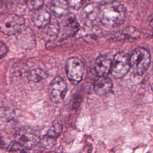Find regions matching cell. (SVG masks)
Listing matches in <instances>:
<instances>
[{"instance_id":"1","label":"cell","mask_w":153,"mask_h":153,"mask_svg":"<svg viewBox=\"0 0 153 153\" xmlns=\"http://www.w3.org/2000/svg\"><path fill=\"white\" fill-rule=\"evenodd\" d=\"M100 22L103 26L112 28L123 23L126 16V9L120 4H110L100 11Z\"/></svg>"},{"instance_id":"2","label":"cell","mask_w":153,"mask_h":153,"mask_svg":"<svg viewBox=\"0 0 153 153\" xmlns=\"http://www.w3.org/2000/svg\"><path fill=\"white\" fill-rule=\"evenodd\" d=\"M151 63V54L145 48L138 47L132 52L130 56V68L133 73L141 75L143 74Z\"/></svg>"},{"instance_id":"3","label":"cell","mask_w":153,"mask_h":153,"mask_svg":"<svg viewBox=\"0 0 153 153\" xmlns=\"http://www.w3.org/2000/svg\"><path fill=\"white\" fill-rule=\"evenodd\" d=\"M25 23V18L20 15L8 13L0 14V31L5 35L17 33Z\"/></svg>"},{"instance_id":"4","label":"cell","mask_w":153,"mask_h":153,"mask_svg":"<svg viewBox=\"0 0 153 153\" xmlns=\"http://www.w3.org/2000/svg\"><path fill=\"white\" fill-rule=\"evenodd\" d=\"M130 69V56L123 51L118 52L112 61L111 72L112 75L117 78H123Z\"/></svg>"},{"instance_id":"5","label":"cell","mask_w":153,"mask_h":153,"mask_svg":"<svg viewBox=\"0 0 153 153\" xmlns=\"http://www.w3.org/2000/svg\"><path fill=\"white\" fill-rule=\"evenodd\" d=\"M84 71V64L79 58L71 57L67 60L66 71L71 82L74 84L79 82L82 79Z\"/></svg>"},{"instance_id":"6","label":"cell","mask_w":153,"mask_h":153,"mask_svg":"<svg viewBox=\"0 0 153 153\" xmlns=\"http://www.w3.org/2000/svg\"><path fill=\"white\" fill-rule=\"evenodd\" d=\"M15 140L26 149H30L38 145L40 139L33 130L28 127H22L16 131Z\"/></svg>"},{"instance_id":"7","label":"cell","mask_w":153,"mask_h":153,"mask_svg":"<svg viewBox=\"0 0 153 153\" xmlns=\"http://www.w3.org/2000/svg\"><path fill=\"white\" fill-rule=\"evenodd\" d=\"M67 90L66 81L60 76L55 77L50 82L48 88L50 100L54 103L62 102L66 96Z\"/></svg>"},{"instance_id":"8","label":"cell","mask_w":153,"mask_h":153,"mask_svg":"<svg viewBox=\"0 0 153 153\" xmlns=\"http://www.w3.org/2000/svg\"><path fill=\"white\" fill-rule=\"evenodd\" d=\"M80 29V25L74 14H68L60 24V38L65 39L75 35Z\"/></svg>"},{"instance_id":"9","label":"cell","mask_w":153,"mask_h":153,"mask_svg":"<svg viewBox=\"0 0 153 153\" xmlns=\"http://www.w3.org/2000/svg\"><path fill=\"white\" fill-rule=\"evenodd\" d=\"M100 13V5L95 2H91L85 5L81 10L79 14L81 20L86 26L91 25L96 20Z\"/></svg>"},{"instance_id":"10","label":"cell","mask_w":153,"mask_h":153,"mask_svg":"<svg viewBox=\"0 0 153 153\" xmlns=\"http://www.w3.org/2000/svg\"><path fill=\"white\" fill-rule=\"evenodd\" d=\"M17 40L19 44L25 48H31L35 45V36L30 28L21 29L17 33Z\"/></svg>"},{"instance_id":"11","label":"cell","mask_w":153,"mask_h":153,"mask_svg":"<svg viewBox=\"0 0 153 153\" xmlns=\"http://www.w3.org/2000/svg\"><path fill=\"white\" fill-rule=\"evenodd\" d=\"M32 22L35 26L38 28H44L51 20V14L45 8H41L35 10L32 14Z\"/></svg>"},{"instance_id":"12","label":"cell","mask_w":153,"mask_h":153,"mask_svg":"<svg viewBox=\"0 0 153 153\" xmlns=\"http://www.w3.org/2000/svg\"><path fill=\"white\" fill-rule=\"evenodd\" d=\"M112 60L107 56L100 55L95 62V71L99 76H108L111 72Z\"/></svg>"},{"instance_id":"13","label":"cell","mask_w":153,"mask_h":153,"mask_svg":"<svg viewBox=\"0 0 153 153\" xmlns=\"http://www.w3.org/2000/svg\"><path fill=\"white\" fill-rule=\"evenodd\" d=\"M141 36V32L135 27L129 26L126 27L123 30L115 33L112 39L115 41L124 40H134L139 38Z\"/></svg>"},{"instance_id":"14","label":"cell","mask_w":153,"mask_h":153,"mask_svg":"<svg viewBox=\"0 0 153 153\" xmlns=\"http://www.w3.org/2000/svg\"><path fill=\"white\" fill-rule=\"evenodd\" d=\"M112 81L107 76H99L94 84V91L99 96H104L109 93L112 87Z\"/></svg>"},{"instance_id":"15","label":"cell","mask_w":153,"mask_h":153,"mask_svg":"<svg viewBox=\"0 0 153 153\" xmlns=\"http://www.w3.org/2000/svg\"><path fill=\"white\" fill-rule=\"evenodd\" d=\"M69 4L68 0H52L50 10L56 17L66 16L69 13Z\"/></svg>"},{"instance_id":"16","label":"cell","mask_w":153,"mask_h":153,"mask_svg":"<svg viewBox=\"0 0 153 153\" xmlns=\"http://www.w3.org/2000/svg\"><path fill=\"white\" fill-rule=\"evenodd\" d=\"M47 26V29L44 34V39L47 44H50L56 39L59 34L60 24L56 19H53L50 20Z\"/></svg>"},{"instance_id":"17","label":"cell","mask_w":153,"mask_h":153,"mask_svg":"<svg viewBox=\"0 0 153 153\" xmlns=\"http://www.w3.org/2000/svg\"><path fill=\"white\" fill-rule=\"evenodd\" d=\"M90 29L87 30V34L83 36V39L88 44H94L102 36V30L97 26L90 25Z\"/></svg>"},{"instance_id":"18","label":"cell","mask_w":153,"mask_h":153,"mask_svg":"<svg viewBox=\"0 0 153 153\" xmlns=\"http://www.w3.org/2000/svg\"><path fill=\"white\" fill-rule=\"evenodd\" d=\"M47 76V74L41 69H35L30 71L28 75V78L30 81L34 82H38Z\"/></svg>"},{"instance_id":"19","label":"cell","mask_w":153,"mask_h":153,"mask_svg":"<svg viewBox=\"0 0 153 153\" xmlns=\"http://www.w3.org/2000/svg\"><path fill=\"white\" fill-rule=\"evenodd\" d=\"M7 149L9 153H26V149L16 140L10 143Z\"/></svg>"},{"instance_id":"20","label":"cell","mask_w":153,"mask_h":153,"mask_svg":"<svg viewBox=\"0 0 153 153\" xmlns=\"http://www.w3.org/2000/svg\"><path fill=\"white\" fill-rule=\"evenodd\" d=\"M62 131V126L59 123L53 125L48 130L47 135L56 139Z\"/></svg>"},{"instance_id":"21","label":"cell","mask_w":153,"mask_h":153,"mask_svg":"<svg viewBox=\"0 0 153 153\" xmlns=\"http://www.w3.org/2000/svg\"><path fill=\"white\" fill-rule=\"evenodd\" d=\"M26 4L30 10L35 11L42 7L44 0H26Z\"/></svg>"},{"instance_id":"22","label":"cell","mask_w":153,"mask_h":153,"mask_svg":"<svg viewBox=\"0 0 153 153\" xmlns=\"http://www.w3.org/2000/svg\"><path fill=\"white\" fill-rule=\"evenodd\" d=\"M56 139L51 137L46 134L41 140H39V142L41 143V145L42 147L45 148H50L54 145Z\"/></svg>"},{"instance_id":"23","label":"cell","mask_w":153,"mask_h":153,"mask_svg":"<svg viewBox=\"0 0 153 153\" xmlns=\"http://www.w3.org/2000/svg\"><path fill=\"white\" fill-rule=\"evenodd\" d=\"M13 0H0V14L7 13Z\"/></svg>"},{"instance_id":"24","label":"cell","mask_w":153,"mask_h":153,"mask_svg":"<svg viewBox=\"0 0 153 153\" xmlns=\"http://www.w3.org/2000/svg\"><path fill=\"white\" fill-rule=\"evenodd\" d=\"M85 0H69V6L75 10H79L84 4Z\"/></svg>"},{"instance_id":"25","label":"cell","mask_w":153,"mask_h":153,"mask_svg":"<svg viewBox=\"0 0 153 153\" xmlns=\"http://www.w3.org/2000/svg\"><path fill=\"white\" fill-rule=\"evenodd\" d=\"M7 51L8 47L6 44L3 42L0 41V59L5 56V55L7 53Z\"/></svg>"},{"instance_id":"26","label":"cell","mask_w":153,"mask_h":153,"mask_svg":"<svg viewBox=\"0 0 153 153\" xmlns=\"http://www.w3.org/2000/svg\"><path fill=\"white\" fill-rule=\"evenodd\" d=\"M115 0H94L93 2L97 3L99 5H108L112 4Z\"/></svg>"},{"instance_id":"27","label":"cell","mask_w":153,"mask_h":153,"mask_svg":"<svg viewBox=\"0 0 153 153\" xmlns=\"http://www.w3.org/2000/svg\"><path fill=\"white\" fill-rule=\"evenodd\" d=\"M4 146V142L2 138L0 136V148H2Z\"/></svg>"}]
</instances>
